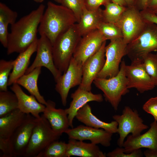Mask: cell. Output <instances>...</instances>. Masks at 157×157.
<instances>
[{"label": "cell", "instance_id": "cell-1", "mask_svg": "<svg viewBox=\"0 0 157 157\" xmlns=\"http://www.w3.org/2000/svg\"><path fill=\"white\" fill-rule=\"evenodd\" d=\"M45 8L44 5L40 4L37 9L11 25L6 48L8 55L24 51L38 39L37 33Z\"/></svg>", "mask_w": 157, "mask_h": 157}, {"label": "cell", "instance_id": "cell-2", "mask_svg": "<svg viewBox=\"0 0 157 157\" xmlns=\"http://www.w3.org/2000/svg\"><path fill=\"white\" fill-rule=\"evenodd\" d=\"M77 22L72 11L61 4L49 1L39 25L40 35H44L52 46L57 38Z\"/></svg>", "mask_w": 157, "mask_h": 157}, {"label": "cell", "instance_id": "cell-3", "mask_svg": "<svg viewBox=\"0 0 157 157\" xmlns=\"http://www.w3.org/2000/svg\"><path fill=\"white\" fill-rule=\"evenodd\" d=\"M81 37L75 24L59 36L52 45L54 62L61 73L67 70Z\"/></svg>", "mask_w": 157, "mask_h": 157}, {"label": "cell", "instance_id": "cell-4", "mask_svg": "<svg viewBox=\"0 0 157 157\" xmlns=\"http://www.w3.org/2000/svg\"><path fill=\"white\" fill-rule=\"evenodd\" d=\"M126 55L131 63H142L145 57L157 52V24L148 21L142 31L128 44Z\"/></svg>", "mask_w": 157, "mask_h": 157}, {"label": "cell", "instance_id": "cell-5", "mask_svg": "<svg viewBox=\"0 0 157 157\" xmlns=\"http://www.w3.org/2000/svg\"><path fill=\"white\" fill-rule=\"evenodd\" d=\"M126 65L125 62L122 61L117 75L108 78H96L93 81L96 87L102 91L105 99L115 111L118 110L122 96L129 92L125 72Z\"/></svg>", "mask_w": 157, "mask_h": 157}, {"label": "cell", "instance_id": "cell-6", "mask_svg": "<svg viewBox=\"0 0 157 157\" xmlns=\"http://www.w3.org/2000/svg\"><path fill=\"white\" fill-rule=\"evenodd\" d=\"M37 118L27 114L22 124L9 138L5 139L8 157H24Z\"/></svg>", "mask_w": 157, "mask_h": 157}, {"label": "cell", "instance_id": "cell-7", "mask_svg": "<svg viewBox=\"0 0 157 157\" xmlns=\"http://www.w3.org/2000/svg\"><path fill=\"white\" fill-rule=\"evenodd\" d=\"M60 137L53 131L42 114L40 118L37 119L24 157H36L50 143L58 140Z\"/></svg>", "mask_w": 157, "mask_h": 157}, {"label": "cell", "instance_id": "cell-8", "mask_svg": "<svg viewBox=\"0 0 157 157\" xmlns=\"http://www.w3.org/2000/svg\"><path fill=\"white\" fill-rule=\"evenodd\" d=\"M112 117L118 124L117 133L119 138L117 143L119 147H122L125 138L129 133L133 136H138L148 128L143 123L137 111L129 106L124 107L121 115H115Z\"/></svg>", "mask_w": 157, "mask_h": 157}, {"label": "cell", "instance_id": "cell-9", "mask_svg": "<svg viewBox=\"0 0 157 157\" xmlns=\"http://www.w3.org/2000/svg\"><path fill=\"white\" fill-rule=\"evenodd\" d=\"M147 21L134 5L127 6L115 24L120 29L124 42L128 44L136 38L144 29Z\"/></svg>", "mask_w": 157, "mask_h": 157}, {"label": "cell", "instance_id": "cell-10", "mask_svg": "<svg viewBox=\"0 0 157 157\" xmlns=\"http://www.w3.org/2000/svg\"><path fill=\"white\" fill-rule=\"evenodd\" d=\"M110 41L105 47L106 59L104 65L97 78H106L117 75L120 70L122 59L126 55L127 44L123 38Z\"/></svg>", "mask_w": 157, "mask_h": 157}, {"label": "cell", "instance_id": "cell-11", "mask_svg": "<svg viewBox=\"0 0 157 157\" xmlns=\"http://www.w3.org/2000/svg\"><path fill=\"white\" fill-rule=\"evenodd\" d=\"M82 65L72 57L68 67L55 81V90L59 94L62 105L65 106L70 89L81 83L82 75Z\"/></svg>", "mask_w": 157, "mask_h": 157}, {"label": "cell", "instance_id": "cell-12", "mask_svg": "<svg viewBox=\"0 0 157 157\" xmlns=\"http://www.w3.org/2000/svg\"><path fill=\"white\" fill-rule=\"evenodd\" d=\"M52 45L45 36H40L38 39L37 54L32 65L28 68L25 74H27L35 68L42 67H45L50 72L55 81L62 74L56 67L53 61Z\"/></svg>", "mask_w": 157, "mask_h": 157}, {"label": "cell", "instance_id": "cell-13", "mask_svg": "<svg viewBox=\"0 0 157 157\" xmlns=\"http://www.w3.org/2000/svg\"><path fill=\"white\" fill-rule=\"evenodd\" d=\"M69 139L78 140H89L91 143L100 144L108 147L111 144L113 134L103 129H97L81 125L75 128H69L65 132Z\"/></svg>", "mask_w": 157, "mask_h": 157}, {"label": "cell", "instance_id": "cell-14", "mask_svg": "<svg viewBox=\"0 0 157 157\" xmlns=\"http://www.w3.org/2000/svg\"><path fill=\"white\" fill-rule=\"evenodd\" d=\"M106 43V41L98 51L87 59L83 65L82 79L79 86L80 88L89 91L91 90L92 83L97 78L105 63Z\"/></svg>", "mask_w": 157, "mask_h": 157}, {"label": "cell", "instance_id": "cell-15", "mask_svg": "<svg viewBox=\"0 0 157 157\" xmlns=\"http://www.w3.org/2000/svg\"><path fill=\"white\" fill-rule=\"evenodd\" d=\"M106 41L98 29L93 30L82 37L73 57L83 65L87 59L98 51Z\"/></svg>", "mask_w": 157, "mask_h": 157}, {"label": "cell", "instance_id": "cell-16", "mask_svg": "<svg viewBox=\"0 0 157 157\" xmlns=\"http://www.w3.org/2000/svg\"><path fill=\"white\" fill-rule=\"evenodd\" d=\"M125 72L129 89L134 88L142 93L153 89L156 86L142 63H131L130 65H126Z\"/></svg>", "mask_w": 157, "mask_h": 157}, {"label": "cell", "instance_id": "cell-17", "mask_svg": "<svg viewBox=\"0 0 157 157\" xmlns=\"http://www.w3.org/2000/svg\"><path fill=\"white\" fill-rule=\"evenodd\" d=\"M122 147L127 154L141 148H146L157 152V122L154 120L150 124L149 130L137 136L128 135Z\"/></svg>", "mask_w": 157, "mask_h": 157}, {"label": "cell", "instance_id": "cell-18", "mask_svg": "<svg viewBox=\"0 0 157 157\" xmlns=\"http://www.w3.org/2000/svg\"><path fill=\"white\" fill-rule=\"evenodd\" d=\"M45 108L42 114L49 123L53 131L60 136L69 128V122L65 109L56 108L53 101H47Z\"/></svg>", "mask_w": 157, "mask_h": 157}, {"label": "cell", "instance_id": "cell-19", "mask_svg": "<svg viewBox=\"0 0 157 157\" xmlns=\"http://www.w3.org/2000/svg\"><path fill=\"white\" fill-rule=\"evenodd\" d=\"M72 100L69 107L65 109L68 115L69 127L73 128V122L77 112L88 102L95 101L101 102L103 101L101 94H94L78 87L71 95Z\"/></svg>", "mask_w": 157, "mask_h": 157}, {"label": "cell", "instance_id": "cell-20", "mask_svg": "<svg viewBox=\"0 0 157 157\" xmlns=\"http://www.w3.org/2000/svg\"><path fill=\"white\" fill-rule=\"evenodd\" d=\"M12 85L10 89L17 98L18 109L25 114H30L37 119L40 118V114L43 113L45 106L40 103L33 95L26 94L17 83Z\"/></svg>", "mask_w": 157, "mask_h": 157}, {"label": "cell", "instance_id": "cell-21", "mask_svg": "<svg viewBox=\"0 0 157 157\" xmlns=\"http://www.w3.org/2000/svg\"><path fill=\"white\" fill-rule=\"evenodd\" d=\"M75 117L86 126L103 129L113 134L117 132L118 124L116 121L107 123L100 120L93 114L91 107L88 103L77 112Z\"/></svg>", "mask_w": 157, "mask_h": 157}, {"label": "cell", "instance_id": "cell-22", "mask_svg": "<svg viewBox=\"0 0 157 157\" xmlns=\"http://www.w3.org/2000/svg\"><path fill=\"white\" fill-rule=\"evenodd\" d=\"M66 157H106V154L100 149L97 144L83 141L69 139Z\"/></svg>", "mask_w": 157, "mask_h": 157}, {"label": "cell", "instance_id": "cell-23", "mask_svg": "<svg viewBox=\"0 0 157 157\" xmlns=\"http://www.w3.org/2000/svg\"><path fill=\"white\" fill-rule=\"evenodd\" d=\"M38 39L36 40L25 51L19 53L14 60L13 67L9 77L8 86L15 83L19 78L25 74L28 67L31 56L36 52Z\"/></svg>", "mask_w": 157, "mask_h": 157}, {"label": "cell", "instance_id": "cell-24", "mask_svg": "<svg viewBox=\"0 0 157 157\" xmlns=\"http://www.w3.org/2000/svg\"><path fill=\"white\" fill-rule=\"evenodd\" d=\"M26 115L17 109L0 117V138H9L23 123Z\"/></svg>", "mask_w": 157, "mask_h": 157}, {"label": "cell", "instance_id": "cell-25", "mask_svg": "<svg viewBox=\"0 0 157 157\" xmlns=\"http://www.w3.org/2000/svg\"><path fill=\"white\" fill-rule=\"evenodd\" d=\"M102 10L100 8L94 10L84 9L79 22L76 23L78 30L82 37L97 29L103 22Z\"/></svg>", "mask_w": 157, "mask_h": 157}, {"label": "cell", "instance_id": "cell-26", "mask_svg": "<svg viewBox=\"0 0 157 157\" xmlns=\"http://www.w3.org/2000/svg\"><path fill=\"white\" fill-rule=\"evenodd\" d=\"M41 68L37 67L28 73L24 74L19 78L16 83L26 89L31 94L34 96L40 103L45 105L47 101L40 94L37 85Z\"/></svg>", "mask_w": 157, "mask_h": 157}, {"label": "cell", "instance_id": "cell-27", "mask_svg": "<svg viewBox=\"0 0 157 157\" xmlns=\"http://www.w3.org/2000/svg\"><path fill=\"white\" fill-rule=\"evenodd\" d=\"M17 13L14 11L5 4L0 3V42L5 48H7L8 33V27L16 22Z\"/></svg>", "mask_w": 157, "mask_h": 157}, {"label": "cell", "instance_id": "cell-28", "mask_svg": "<svg viewBox=\"0 0 157 157\" xmlns=\"http://www.w3.org/2000/svg\"><path fill=\"white\" fill-rule=\"evenodd\" d=\"M18 109V101L15 94L8 91H0V117Z\"/></svg>", "mask_w": 157, "mask_h": 157}, {"label": "cell", "instance_id": "cell-29", "mask_svg": "<svg viewBox=\"0 0 157 157\" xmlns=\"http://www.w3.org/2000/svg\"><path fill=\"white\" fill-rule=\"evenodd\" d=\"M68 144L58 140L53 142L36 157H66Z\"/></svg>", "mask_w": 157, "mask_h": 157}, {"label": "cell", "instance_id": "cell-30", "mask_svg": "<svg viewBox=\"0 0 157 157\" xmlns=\"http://www.w3.org/2000/svg\"><path fill=\"white\" fill-rule=\"evenodd\" d=\"M102 10L103 22L115 24L119 20L126 6L112 2L107 4Z\"/></svg>", "mask_w": 157, "mask_h": 157}, {"label": "cell", "instance_id": "cell-31", "mask_svg": "<svg viewBox=\"0 0 157 157\" xmlns=\"http://www.w3.org/2000/svg\"><path fill=\"white\" fill-rule=\"evenodd\" d=\"M97 29L106 40L111 41L123 38L121 31L115 24L103 22L99 24Z\"/></svg>", "mask_w": 157, "mask_h": 157}, {"label": "cell", "instance_id": "cell-32", "mask_svg": "<svg viewBox=\"0 0 157 157\" xmlns=\"http://www.w3.org/2000/svg\"><path fill=\"white\" fill-rule=\"evenodd\" d=\"M14 60H0V91H8V76L13 69Z\"/></svg>", "mask_w": 157, "mask_h": 157}, {"label": "cell", "instance_id": "cell-33", "mask_svg": "<svg viewBox=\"0 0 157 157\" xmlns=\"http://www.w3.org/2000/svg\"><path fill=\"white\" fill-rule=\"evenodd\" d=\"M142 64L146 72L157 86V52L149 53L145 57Z\"/></svg>", "mask_w": 157, "mask_h": 157}, {"label": "cell", "instance_id": "cell-34", "mask_svg": "<svg viewBox=\"0 0 157 157\" xmlns=\"http://www.w3.org/2000/svg\"><path fill=\"white\" fill-rule=\"evenodd\" d=\"M61 4L71 10L78 23L84 9L86 8L85 0H61Z\"/></svg>", "mask_w": 157, "mask_h": 157}, {"label": "cell", "instance_id": "cell-35", "mask_svg": "<svg viewBox=\"0 0 157 157\" xmlns=\"http://www.w3.org/2000/svg\"><path fill=\"white\" fill-rule=\"evenodd\" d=\"M143 155V153L141 149L127 154L124 152L123 147H119L107 153L106 156L108 157H141Z\"/></svg>", "mask_w": 157, "mask_h": 157}, {"label": "cell", "instance_id": "cell-36", "mask_svg": "<svg viewBox=\"0 0 157 157\" xmlns=\"http://www.w3.org/2000/svg\"><path fill=\"white\" fill-rule=\"evenodd\" d=\"M142 108L145 112L151 115L157 122V97L149 99L143 105Z\"/></svg>", "mask_w": 157, "mask_h": 157}, {"label": "cell", "instance_id": "cell-37", "mask_svg": "<svg viewBox=\"0 0 157 157\" xmlns=\"http://www.w3.org/2000/svg\"><path fill=\"white\" fill-rule=\"evenodd\" d=\"M86 8L88 10H94L100 8V6H105L111 2V0H85Z\"/></svg>", "mask_w": 157, "mask_h": 157}, {"label": "cell", "instance_id": "cell-38", "mask_svg": "<svg viewBox=\"0 0 157 157\" xmlns=\"http://www.w3.org/2000/svg\"><path fill=\"white\" fill-rule=\"evenodd\" d=\"M157 16V0H149L145 10Z\"/></svg>", "mask_w": 157, "mask_h": 157}, {"label": "cell", "instance_id": "cell-39", "mask_svg": "<svg viewBox=\"0 0 157 157\" xmlns=\"http://www.w3.org/2000/svg\"><path fill=\"white\" fill-rule=\"evenodd\" d=\"M143 18L146 21L157 24V16L145 10L140 11Z\"/></svg>", "mask_w": 157, "mask_h": 157}, {"label": "cell", "instance_id": "cell-40", "mask_svg": "<svg viewBox=\"0 0 157 157\" xmlns=\"http://www.w3.org/2000/svg\"><path fill=\"white\" fill-rule=\"evenodd\" d=\"M149 0H134V5L139 11L145 10Z\"/></svg>", "mask_w": 157, "mask_h": 157}, {"label": "cell", "instance_id": "cell-41", "mask_svg": "<svg viewBox=\"0 0 157 157\" xmlns=\"http://www.w3.org/2000/svg\"><path fill=\"white\" fill-rule=\"evenodd\" d=\"M143 154L146 157H157V152L148 149L144 151Z\"/></svg>", "mask_w": 157, "mask_h": 157}, {"label": "cell", "instance_id": "cell-42", "mask_svg": "<svg viewBox=\"0 0 157 157\" xmlns=\"http://www.w3.org/2000/svg\"><path fill=\"white\" fill-rule=\"evenodd\" d=\"M111 2L118 4L121 6H127L124 0H111Z\"/></svg>", "mask_w": 157, "mask_h": 157}, {"label": "cell", "instance_id": "cell-43", "mask_svg": "<svg viewBox=\"0 0 157 157\" xmlns=\"http://www.w3.org/2000/svg\"><path fill=\"white\" fill-rule=\"evenodd\" d=\"M127 6H131L134 5V0H124Z\"/></svg>", "mask_w": 157, "mask_h": 157}, {"label": "cell", "instance_id": "cell-44", "mask_svg": "<svg viewBox=\"0 0 157 157\" xmlns=\"http://www.w3.org/2000/svg\"><path fill=\"white\" fill-rule=\"evenodd\" d=\"M34 1H35L36 2L38 3H41L44 0H33Z\"/></svg>", "mask_w": 157, "mask_h": 157}, {"label": "cell", "instance_id": "cell-45", "mask_svg": "<svg viewBox=\"0 0 157 157\" xmlns=\"http://www.w3.org/2000/svg\"><path fill=\"white\" fill-rule=\"evenodd\" d=\"M53 0L55 1V2H56V3H60L61 4V0Z\"/></svg>", "mask_w": 157, "mask_h": 157}]
</instances>
